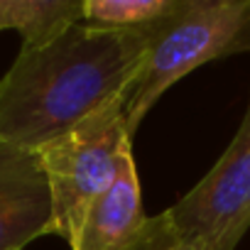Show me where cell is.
<instances>
[{
  "label": "cell",
  "mask_w": 250,
  "mask_h": 250,
  "mask_svg": "<svg viewBox=\"0 0 250 250\" xmlns=\"http://www.w3.org/2000/svg\"><path fill=\"white\" fill-rule=\"evenodd\" d=\"M152 30L110 32L79 22L40 49H20L0 79V143L35 152L123 96Z\"/></svg>",
  "instance_id": "1"
},
{
  "label": "cell",
  "mask_w": 250,
  "mask_h": 250,
  "mask_svg": "<svg viewBox=\"0 0 250 250\" xmlns=\"http://www.w3.org/2000/svg\"><path fill=\"white\" fill-rule=\"evenodd\" d=\"M243 52H250V0H182V8L152 30L147 54L123 93L130 138L179 79Z\"/></svg>",
  "instance_id": "2"
},
{
  "label": "cell",
  "mask_w": 250,
  "mask_h": 250,
  "mask_svg": "<svg viewBox=\"0 0 250 250\" xmlns=\"http://www.w3.org/2000/svg\"><path fill=\"white\" fill-rule=\"evenodd\" d=\"M35 152L52 196V235L71 245L86 208L133 157L123 96Z\"/></svg>",
  "instance_id": "3"
},
{
  "label": "cell",
  "mask_w": 250,
  "mask_h": 250,
  "mask_svg": "<svg viewBox=\"0 0 250 250\" xmlns=\"http://www.w3.org/2000/svg\"><path fill=\"white\" fill-rule=\"evenodd\" d=\"M160 216L179 240H204L235 250L250 228V103L218 162Z\"/></svg>",
  "instance_id": "4"
},
{
  "label": "cell",
  "mask_w": 250,
  "mask_h": 250,
  "mask_svg": "<svg viewBox=\"0 0 250 250\" xmlns=\"http://www.w3.org/2000/svg\"><path fill=\"white\" fill-rule=\"evenodd\" d=\"M52 235V196L37 152L0 143V250Z\"/></svg>",
  "instance_id": "5"
},
{
  "label": "cell",
  "mask_w": 250,
  "mask_h": 250,
  "mask_svg": "<svg viewBox=\"0 0 250 250\" xmlns=\"http://www.w3.org/2000/svg\"><path fill=\"white\" fill-rule=\"evenodd\" d=\"M150 216L143 208L135 160L128 157L118 177L93 199L71 250H135L145 238Z\"/></svg>",
  "instance_id": "6"
},
{
  "label": "cell",
  "mask_w": 250,
  "mask_h": 250,
  "mask_svg": "<svg viewBox=\"0 0 250 250\" xmlns=\"http://www.w3.org/2000/svg\"><path fill=\"white\" fill-rule=\"evenodd\" d=\"M79 0H0V32L15 30L22 49H40L81 22Z\"/></svg>",
  "instance_id": "7"
},
{
  "label": "cell",
  "mask_w": 250,
  "mask_h": 250,
  "mask_svg": "<svg viewBox=\"0 0 250 250\" xmlns=\"http://www.w3.org/2000/svg\"><path fill=\"white\" fill-rule=\"evenodd\" d=\"M182 0H83L81 22L93 30L145 32L172 18Z\"/></svg>",
  "instance_id": "8"
},
{
  "label": "cell",
  "mask_w": 250,
  "mask_h": 250,
  "mask_svg": "<svg viewBox=\"0 0 250 250\" xmlns=\"http://www.w3.org/2000/svg\"><path fill=\"white\" fill-rule=\"evenodd\" d=\"M135 250H233V248L213 245V243H204V240H179L167 228L162 216H152L150 226H147V233H145V238L140 240V245Z\"/></svg>",
  "instance_id": "9"
}]
</instances>
